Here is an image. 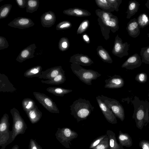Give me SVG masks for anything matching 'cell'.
Instances as JSON below:
<instances>
[{
  "instance_id": "obj_41",
  "label": "cell",
  "mask_w": 149,
  "mask_h": 149,
  "mask_svg": "<svg viewBox=\"0 0 149 149\" xmlns=\"http://www.w3.org/2000/svg\"><path fill=\"white\" fill-rule=\"evenodd\" d=\"M107 136V134L101 135L94 139L90 144L89 148L92 149L98 145Z\"/></svg>"
},
{
  "instance_id": "obj_12",
  "label": "cell",
  "mask_w": 149,
  "mask_h": 149,
  "mask_svg": "<svg viewBox=\"0 0 149 149\" xmlns=\"http://www.w3.org/2000/svg\"><path fill=\"white\" fill-rule=\"evenodd\" d=\"M34 24L31 19L21 17L15 18L8 24L9 26L20 29L28 28L33 26Z\"/></svg>"
},
{
  "instance_id": "obj_42",
  "label": "cell",
  "mask_w": 149,
  "mask_h": 149,
  "mask_svg": "<svg viewBox=\"0 0 149 149\" xmlns=\"http://www.w3.org/2000/svg\"><path fill=\"white\" fill-rule=\"evenodd\" d=\"M108 2L111 5L114 10L118 12V8L122 3V0H108Z\"/></svg>"
},
{
  "instance_id": "obj_13",
  "label": "cell",
  "mask_w": 149,
  "mask_h": 149,
  "mask_svg": "<svg viewBox=\"0 0 149 149\" xmlns=\"http://www.w3.org/2000/svg\"><path fill=\"white\" fill-rule=\"evenodd\" d=\"M109 78L105 80L104 87L106 88L115 89L120 88L124 85V79L120 75L115 74L112 76H108Z\"/></svg>"
},
{
  "instance_id": "obj_26",
  "label": "cell",
  "mask_w": 149,
  "mask_h": 149,
  "mask_svg": "<svg viewBox=\"0 0 149 149\" xmlns=\"http://www.w3.org/2000/svg\"><path fill=\"white\" fill-rule=\"evenodd\" d=\"M96 51L97 54L104 62L109 63H113V60L109 52L102 46H98Z\"/></svg>"
},
{
  "instance_id": "obj_28",
  "label": "cell",
  "mask_w": 149,
  "mask_h": 149,
  "mask_svg": "<svg viewBox=\"0 0 149 149\" xmlns=\"http://www.w3.org/2000/svg\"><path fill=\"white\" fill-rule=\"evenodd\" d=\"M140 4L136 0H131L129 1L126 18L130 19L138 11Z\"/></svg>"
},
{
  "instance_id": "obj_10",
  "label": "cell",
  "mask_w": 149,
  "mask_h": 149,
  "mask_svg": "<svg viewBox=\"0 0 149 149\" xmlns=\"http://www.w3.org/2000/svg\"><path fill=\"white\" fill-rule=\"evenodd\" d=\"M129 46L130 44L127 42L123 43L122 40L118 34L115 37L112 53L115 56L121 58L127 56L129 54Z\"/></svg>"
},
{
  "instance_id": "obj_5",
  "label": "cell",
  "mask_w": 149,
  "mask_h": 149,
  "mask_svg": "<svg viewBox=\"0 0 149 149\" xmlns=\"http://www.w3.org/2000/svg\"><path fill=\"white\" fill-rule=\"evenodd\" d=\"M13 118L12 137L10 143L14 140L17 136L24 133L27 127L24 120L20 115L19 111L15 107L10 111Z\"/></svg>"
},
{
  "instance_id": "obj_36",
  "label": "cell",
  "mask_w": 149,
  "mask_h": 149,
  "mask_svg": "<svg viewBox=\"0 0 149 149\" xmlns=\"http://www.w3.org/2000/svg\"><path fill=\"white\" fill-rule=\"evenodd\" d=\"M140 55L142 58V62L149 65V45L141 48Z\"/></svg>"
},
{
  "instance_id": "obj_8",
  "label": "cell",
  "mask_w": 149,
  "mask_h": 149,
  "mask_svg": "<svg viewBox=\"0 0 149 149\" xmlns=\"http://www.w3.org/2000/svg\"><path fill=\"white\" fill-rule=\"evenodd\" d=\"M101 98L107 107L112 111L116 116L122 121H123L125 118L124 109L119 102L115 99L102 95H101Z\"/></svg>"
},
{
  "instance_id": "obj_49",
  "label": "cell",
  "mask_w": 149,
  "mask_h": 149,
  "mask_svg": "<svg viewBox=\"0 0 149 149\" xmlns=\"http://www.w3.org/2000/svg\"><path fill=\"white\" fill-rule=\"evenodd\" d=\"M11 149H19V146L17 145H15Z\"/></svg>"
},
{
  "instance_id": "obj_18",
  "label": "cell",
  "mask_w": 149,
  "mask_h": 149,
  "mask_svg": "<svg viewBox=\"0 0 149 149\" xmlns=\"http://www.w3.org/2000/svg\"><path fill=\"white\" fill-rule=\"evenodd\" d=\"M56 16L54 13L52 11L45 12L40 17V20L42 26L49 28L54 24L56 21Z\"/></svg>"
},
{
  "instance_id": "obj_1",
  "label": "cell",
  "mask_w": 149,
  "mask_h": 149,
  "mask_svg": "<svg viewBox=\"0 0 149 149\" xmlns=\"http://www.w3.org/2000/svg\"><path fill=\"white\" fill-rule=\"evenodd\" d=\"M95 13L98 17L97 20L102 35L107 40L109 39L110 30L114 33L119 29L118 18L111 13L105 12L100 9H96Z\"/></svg>"
},
{
  "instance_id": "obj_31",
  "label": "cell",
  "mask_w": 149,
  "mask_h": 149,
  "mask_svg": "<svg viewBox=\"0 0 149 149\" xmlns=\"http://www.w3.org/2000/svg\"><path fill=\"white\" fill-rule=\"evenodd\" d=\"M22 104L23 109L26 113L33 109L36 105L34 101L29 98L23 99Z\"/></svg>"
},
{
  "instance_id": "obj_38",
  "label": "cell",
  "mask_w": 149,
  "mask_h": 149,
  "mask_svg": "<svg viewBox=\"0 0 149 149\" xmlns=\"http://www.w3.org/2000/svg\"><path fill=\"white\" fill-rule=\"evenodd\" d=\"M72 23L68 21H63L58 23L56 26V30H63L70 28Z\"/></svg>"
},
{
  "instance_id": "obj_53",
  "label": "cell",
  "mask_w": 149,
  "mask_h": 149,
  "mask_svg": "<svg viewBox=\"0 0 149 149\" xmlns=\"http://www.w3.org/2000/svg\"></svg>"
},
{
  "instance_id": "obj_39",
  "label": "cell",
  "mask_w": 149,
  "mask_h": 149,
  "mask_svg": "<svg viewBox=\"0 0 149 149\" xmlns=\"http://www.w3.org/2000/svg\"><path fill=\"white\" fill-rule=\"evenodd\" d=\"M109 142L108 136L92 149H109Z\"/></svg>"
},
{
  "instance_id": "obj_3",
  "label": "cell",
  "mask_w": 149,
  "mask_h": 149,
  "mask_svg": "<svg viewBox=\"0 0 149 149\" xmlns=\"http://www.w3.org/2000/svg\"><path fill=\"white\" fill-rule=\"evenodd\" d=\"M70 107L71 114L77 122L86 120L94 109L89 100L81 98L74 101Z\"/></svg>"
},
{
  "instance_id": "obj_27",
  "label": "cell",
  "mask_w": 149,
  "mask_h": 149,
  "mask_svg": "<svg viewBox=\"0 0 149 149\" xmlns=\"http://www.w3.org/2000/svg\"><path fill=\"white\" fill-rule=\"evenodd\" d=\"M66 80L65 71L63 70L52 79L47 80H42L41 81L44 84L58 85L64 83Z\"/></svg>"
},
{
  "instance_id": "obj_52",
  "label": "cell",
  "mask_w": 149,
  "mask_h": 149,
  "mask_svg": "<svg viewBox=\"0 0 149 149\" xmlns=\"http://www.w3.org/2000/svg\"><path fill=\"white\" fill-rule=\"evenodd\" d=\"M148 100H149V92H148Z\"/></svg>"
},
{
  "instance_id": "obj_44",
  "label": "cell",
  "mask_w": 149,
  "mask_h": 149,
  "mask_svg": "<svg viewBox=\"0 0 149 149\" xmlns=\"http://www.w3.org/2000/svg\"><path fill=\"white\" fill-rule=\"evenodd\" d=\"M139 145L141 149H149V141L146 140H141L140 141Z\"/></svg>"
},
{
  "instance_id": "obj_50",
  "label": "cell",
  "mask_w": 149,
  "mask_h": 149,
  "mask_svg": "<svg viewBox=\"0 0 149 149\" xmlns=\"http://www.w3.org/2000/svg\"><path fill=\"white\" fill-rule=\"evenodd\" d=\"M38 149H42V148L41 147L40 145H39Z\"/></svg>"
},
{
  "instance_id": "obj_11",
  "label": "cell",
  "mask_w": 149,
  "mask_h": 149,
  "mask_svg": "<svg viewBox=\"0 0 149 149\" xmlns=\"http://www.w3.org/2000/svg\"><path fill=\"white\" fill-rule=\"evenodd\" d=\"M96 98L99 107L107 121L112 124H117L116 117L112 111L101 100V96L98 95L96 97Z\"/></svg>"
},
{
  "instance_id": "obj_2",
  "label": "cell",
  "mask_w": 149,
  "mask_h": 149,
  "mask_svg": "<svg viewBox=\"0 0 149 149\" xmlns=\"http://www.w3.org/2000/svg\"><path fill=\"white\" fill-rule=\"evenodd\" d=\"M134 107L132 118L135 120L136 127L141 130L149 123V102L141 100L136 96L131 101Z\"/></svg>"
},
{
  "instance_id": "obj_30",
  "label": "cell",
  "mask_w": 149,
  "mask_h": 149,
  "mask_svg": "<svg viewBox=\"0 0 149 149\" xmlns=\"http://www.w3.org/2000/svg\"><path fill=\"white\" fill-rule=\"evenodd\" d=\"M95 1L97 6L105 12L111 13L115 11L108 0H95Z\"/></svg>"
},
{
  "instance_id": "obj_17",
  "label": "cell",
  "mask_w": 149,
  "mask_h": 149,
  "mask_svg": "<svg viewBox=\"0 0 149 149\" xmlns=\"http://www.w3.org/2000/svg\"><path fill=\"white\" fill-rule=\"evenodd\" d=\"M17 89L10 82L7 76L0 73V92L14 93Z\"/></svg>"
},
{
  "instance_id": "obj_24",
  "label": "cell",
  "mask_w": 149,
  "mask_h": 149,
  "mask_svg": "<svg viewBox=\"0 0 149 149\" xmlns=\"http://www.w3.org/2000/svg\"><path fill=\"white\" fill-rule=\"evenodd\" d=\"M106 134L109 140V149H124L120 144L118 143L115 133L112 130H108Z\"/></svg>"
},
{
  "instance_id": "obj_7",
  "label": "cell",
  "mask_w": 149,
  "mask_h": 149,
  "mask_svg": "<svg viewBox=\"0 0 149 149\" xmlns=\"http://www.w3.org/2000/svg\"><path fill=\"white\" fill-rule=\"evenodd\" d=\"M55 135L57 139L64 147L70 148L71 141L77 138V133L69 128H58Z\"/></svg>"
},
{
  "instance_id": "obj_29",
  "label": "cell",
  "mask_w": 149,
  "mask_h": 149,
  "mask_svg": "<svg viewBox=\"0 0 149 149\" xmlns=\"http://www.w3.org/2000/svg\"><path fill=\"white\" fill-rule=\"evenodd\" d=\"M48 92L51 93L55 96L63 97L65 94L70 93L72 90L64 88L61 87H50L46 89Z\"/></svg>"
},
{
  "instance_id": "obj_15",
  "label": "cell",
  "mask_w": 149,
  "mask_h": 149,
  "mask_svg": "<svg viewBox=\"0 0 149 149\" xmlns=\"http://www.w3.org/2000/svg\"><path fill=\"white\" fill-rule=\"evenodd\" d=\"M142 61L141 57L137 53H135L130 56L123 63L122 68L128 70H133L141 66Z\"/></svg>"
},
{
  "instance_id": "obj_6",
  "label": "cell",
  "mask_w": 149,
  "mask_h": 149,
  "mask_svg": "<svg viewBox=\"0 0 149 149\" xmlns=\"http://www.w3.org/2000/svg\"><path fill=\"white\" fill-rule=\"evenodd\" d=\"M9 116L5 113L0 121V149H5L10 144L12 137V131L9 130Z\"/></svg>"
},
{
  "instance_id": "obj_9",
  "label": "cell",
  "mask_w": 149,
  "mask_h": 149,
  "mask_svg": "<svg viewBox=\"0 0 149 149\" xmlns=\"http://www.w3.org/2000/svg\"><path fill=\"white\" fill-rule=\"evenodd\" d=\"M33 94L36 99L48 111L52 113H59L56 103L49 97L37 92H34Z\"/></svg>"
},
{
  "instance_id": "obj_46",
  "label": "cell",
  "mask_w": 149,
  "mask_h": 149,
  "mask_svg": "<svg viewBox=\"0 0 149 149\" xmlns=\"http://www.w3.org/2000/svg\"><path fill=\"white\" fill-rule=\"evenodd\" d=\"M28 0H16L15 1L18 6L21 8L26 7Z\"/></svg>"
},
{
  "instance_id": "obj_19",
  "label": "cell",
  "mask_w": 149,
  "mask_h": 149,
  "mask_svg": "<svg viewBox=\"0 0 149 149\" xmlns=\"http://www.w3.org/2000/svg\"><path fill=\"white\" fill-rule=\"evenodd\" d=\"M63 70L61 66L51 68L42 71L41 76L39 78L51 80Z\"/></svg>"
},
{
  "instance_id": "obj_37",
  "label": "cell",
  "mask_w": 149,
  "mask_h": 149,
  "mask_svg": "<svg viewBox=\"0 0 149 149\" xmlns=\"http://www.w3.org/2000/svg\"><path fill=\"white\" fill-rule=\"evenodd\" d=\"M90 24V22L88 19L83 20L80 24L77 31V34H83L88 29Z\"/></svg>"
},
{
  "instance_id": "obj_20",
  "label": "cell",
  "mask_w": 149,
  "mask_h": 149,
  "mask_svg": "<svg viewBox=\"0 0 149 149\" xmlns=\"http://www.w3.org/2000/svg\"><path fill=\"white\" fill-rule=\"evenodd\" d=\"M140 28L136 19L135 18L131 19L127 23L126 27L129 35L134 38L139 35L140 32Z\"/></svg>"
},
{
  "instance_id": "obj_43",
  "label": "cell",
  "mask_w": 149,
  "mask_h": 149,
  "mask_svg": "<svg viewBox=\"0 0 149 149\" xmlns=\"http://www.w3.org/2000/svg\"><path fill=\"white\" fill-rule=\"evenodd\" d=\"M9 46V44L5 37L0 36V50H3L7 48Z\"/></svg>"
},
{
  "instance_id": "obj_34",
  "label": "cell",
  "mask_w": 149,
  "mask_h": 149,
  "mask_svg": "<svg viewBox=\"0 0 149 149\" xmlns=\"http://www.w3.org/2000/svg\"><path fill=\"white\" fill-rule=\"evenodd\" d=\"M10 4H5L0 7V19L6 17L9 14L12 8Z\"/></svg>"
},
{
  "instance_id": "obj_48",
  "label": "cell",
  "mask_w": 149,
  "mask_h": 149,
  "mask_svg": "<svg viewBox=\"0 0 149 149\" xmlns=\"http://www.w3.org/2000/svg\"><path fill=\"white\" fill-rule=\"evenodd\" d=\"M145 5L146 7L149 9V0H148L145 4Z\"/></svg>"
},
{
  "instance_id": "obj_35",
  "label": "cell",
  "mask_w": 149,
  "mask_h": 149,
  "mask_svg": "<svg viewBox=\"0 0 149 149\" xmlns=\"http://www.w3.org/2000/svg\"><path fill=\"white\" fill-rule=\"evenodd\" d=\"M70 46V43L67 37H63L60 39L58 47L59 49L62 52L68 50Z\"/></svg>"
},
{
  "instance_id": "obj_22",
  "label": "cell",
  "mask_w": 149,
  "mask_h": 149,
  "mask_svg": "<svg viewBox=\"0 0 149 149\" xmlns=\"http://www.w3.org/2000/svg\"><path fill=\"white\" fill-rule=\"evenodd\" d=\"M26 114L30 121L33 124L38 122L40 120L42 115V112L36 105L33 109L26 113Z\"/></svg>"
},
{
  "instance_id": "obj_4",
  "label": "cell",
  "mask_w": 149,
  "mask_h": 149,
  "mask_svg": "<svg viewBox=\"0 0 149 149\" xmlns=\"http://www.w3.org/2000/svg\"><path fill=\"white\" fill-rule=\"evenodd\" d=\"M70 68L73 73L80 80L88 85H92V80L101 76V74L96 71L84 68L77 64L72 63Z\"/></svg>"
},
{
  "instance_id": "obj_32",
  "label": "cell",
  "mask_w": 149,
  "mask_h": 149,
  "mask_svg": "<svg viewBox=\"0 0 149 149\" xmlns=\"http://www.w3.org/2000/svg\"><path fill=\"white\" fill-rule=\"evenodd\" d=\"M136 20L140 28H144L149 24V17L145 13L140 14Z\"/></svg>"
},
{
  "instance_id": "obj_45",
  "label": "cell",
  "mask_w": 149,
  "mask_h": 149,
  "mask_svg": "<svg viewBox=\"0 0 149 149\" xmlns=\"http://www.w3.org/2000/svg\"><path fill=\"white\" fill-rule=\"evenodd\" d=\"M39 145L33 139H30L28 149H38Z\"/></svg>"
},
{
  "instance_id": "obj_47",
  "label": "cell",
  "mask_w": 149,
  "mask_h": 149,
  "mask_svg": "<svg viewBox=\"0 0 149 149\" xmlns=\"http://www.w3.org/2000/svg\"><path fill=\"white\" fill-rule=\"evenodd\" d=\"M82 37L83 40L86 44H89L90 43V38L86 33H83L82 35Z\"/></svg>"
},
{
  "instance_id": "obj_33",
  "label": "cell",
  "mask_w": 149,
  "mask_h": 149,
  "mask_svg": "<svg viewBox=\"0 0 149 149\" xmlns=\"http://www.w3.org/2000/svg\"><path fill=\"white\" fill-rule=\"evenodd\" d=\"M39 0H28L26 12L32 13L37 10L39 6Z\"/></svg>"
},
{
  "instance_id": "obj_16",
  "label": "cell",
  "mask_w": 149,
  "mask_h": 149,
  "mask_svg": "<svg viewBox=\"0 0 149 149\" xmlns=\"http://www.w3.org/2000/svg\"><path fill=\"white\" fill-rule=\"evenodd\" d=\"M69 62L84 66H90L94 63L89 56L81 54H76L71 56Z\"/></svg>"
},
{
  "instance_id": "obj_51",
  "label": "cell",
  "mask_w": 149,
  "mask_h": 149,
  "mask_svg": "<svg viewBox=\"0 0 149 149\" xmlns=\"http://www.w3.org/2000/svg\"><path fill=\"white\" fill-rule=\"evenodd\" d=\"M147 35H148V37L149 38V33L147 34Z\"/></svg>"
},
{
  "instance_id": "obj_21",
  "label": "cell",
  "mask_w": 149,
  "mask_h": 149,
  "mask_svg": "<svg viewBox=\"0 0 149 149\" xmlns=\"http://www.w3.org/2000/svg\"><path fill=\"white\" fill-rule=\"evenodd\" d=\"M63 13L68 16L79 17L89 16L91 15V13L86 10L76 7L65 10Z\"/></svg>"
},
{
  "instance_id": "obj_23",
  "label": "cell",
  "mask_w": 149,
  "mask_h": 149,
  "mask_svg": "<svg viewBox=\"0 0 149 149\" xmlns=\"http://www.w3.org/2000/svg\"><path fill=\"white\" fill-rule=\"evenodd\" d=\"M118 139L123 147L129 148L132 145V140L130 135L127 133L123 132L121 130L119 131Z\"/></svg>"
},
{
  "instance_id": "obj_25",
  "label": "cell",
  "mask_w": 149,
  "mask_h": 149,
  "mask_svg": "<svg viewBox=\"0 0 149 149\" xmlns=\"http://www.w3.org/2000/svg\"><path fill=\"white\" fill-rule=\"evenodd\" d=\"M42 69L40 65L34 66L26 70L24 73V75L27 78L38 77L39 78L41 76Z\"/></svg>"
},
{
  "instance_id": "obj_14",
  "label": "cell",
  "mask_w": 149,
  "mask_h": 149,
  "mask_svg": "<svg viewBox=\"0 0 149 149\" xmlns=\"http://www.w3.org/2000/svg\"><path fill=\"white\" fill-rule=\"evenodd\" d=\"M36 47L35 44L33 43L23 49L16 58V61L21 63L27 59L33 58Z\"/></svg>"
},
{
  "instance_id": "obj_40",
  "label": "cell",
  "mask_w": 149,
  "mask_h": 149,
  "mask_svg": "<svg viewBox=\"0 0 149 149\" xmlns=\"http://www.w3.org/2000/svg\"><path fill=\"white\" fill-rule=\"evenodd\" d=\"M135 80L140 83H146L148 80V75L146 73L142 72L138 74L135 77Z\"/></svg>"
}]
</instances>
